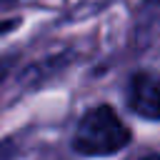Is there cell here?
Listing matches in <instances>:
<instances>
[{
  "instance_id": "obj_1",
  "label": "cell",
  "mask_w": 160,
  "mask_h": 160,
  "mask_svg": "<svg viewBox=\"0 0 160 160\" xmlns=\"http://www.w3.org/2000/svg\"><path fill=\"white\" fill-rule=\"evenodd\" d=\"M130 142V130L110 105L90 108L75 130V150L90 158H102L122 150Z\"/></svg>"
},
{
  "instance_id": "obj_2",
  "label": "cell",
  "mask_w": 160,
  "mask_h": 160,
  "mask_svg": "<svg viewBox=\"0 0 160 160\" xmlns=\"http://www.w3.org/2000/svg\"><path fill=\"white\" fill-rule=\"evenodd\" d=\"M130 108L145 120H160V75L142 70L130 78L128 88Z\"/></svg>"
},
{
  "instance_id": "obj_3",
  "label": "cell",
  "mask_w": 160,
  "mask_h": 160,
  "mask_svg": "<svg viewBox=\"0 0 160 160\" xmlns=\"http://www.w3.org/2000/svg\"><path fill=\"white\" fill-rule=\"evenodd\" d=\"M2 72H5V70H2V68H0V80H2Z\"/></svg>"
}]
</instances>
